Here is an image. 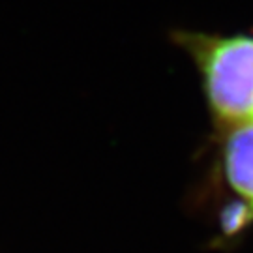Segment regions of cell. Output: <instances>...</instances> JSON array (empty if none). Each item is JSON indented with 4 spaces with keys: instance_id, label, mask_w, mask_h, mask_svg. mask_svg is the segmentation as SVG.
Wrapping results in <instances>:
<instances>
[{
    "instance_id": "cell-1",
    "label": "cell",
    "mask_w": 253,
    "mask_h": 253,
    "mask_svg": "<svg viewBox=\"0 0 253 253\" xmlns=\"http://www.w3.org/2000/svg\"><path fill=\"white\" fill-rule=\"evenodd\" d=\"M169 38L199 75L214 129L253 122V32L174 28Z\"/></svg>"
},
{
    "instance_id": "cell-2",
    "label": "cell",
    "mask_w": 253,
    "mask_h": 253,
    "mask_svg": "<svg viewBox=\"0 0 253 253\" xmlns=\"http://www.w3.org/2000/svg\"><path fill=\"white\" fill-rule=\"evenodd\" d=\"M208 186L219 201L216 242L236 244L253 229V122L214 129Z\"/></svg>"
}]
</instances>
